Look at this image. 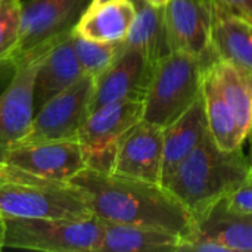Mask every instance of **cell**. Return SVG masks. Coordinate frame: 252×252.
Segmentation results:
<instances>
[{
	"label": "cell",
	"mask_w": 252,
	"mask_h": 252,
	"mask_svg": "<svg viewBox=\"0 0 252 252\" xmlns=\"http://www.w3.org/2000/svg\"><path fill=\"white\" fill-rule=\"evenodd\" d=\"M97 219L109 223L155 227L188 238L195 232L190 211L162 185L83 168L69 180Z\"/></svg>",
	"instance_id": "cell-1"
},
{
	"label": "cell",
	"mask_w": 252,
	"mask_h": 252,
	"mask_svg": "<svg viewBox=\"0 0 252 252\" xmlns=\"http://www.w3.org/2000/svg\"><path fill=\"white\" fill-rule=\"evenodd\" d=\"M250 179V161L242 148L220 149L208 131L162 186L190 211L196 221Z\"/></svg>",
	"instance_id": "cell-2"
},
{
	"label": "cell",
	"mask_w": 252,
	"mask_h": 252,
	"mask_svg": "<svg viewBox=\"0 0 252 252\" xmlns=\"http://www.w3.org/2000/svg\"><path fill=\"white\" fill-rule=\"evenodd\" d=\"M0 214L22 219L86 220L94 217L71 182L31 174L0 162Z\"/></svg>",
	"instance_id": "cell-3"
},
{
	"label": "cell",
	"mask_w": 252,
	"mask_h": 252,
	"mask_svg": "<svg viewBox=\"0 0 252 252\" xmlns=\"http://www.w3.org/2000/svg\"><path fill=\"white\" fill-rule=\"evenodd\" d=\"M205 63L185 52H171L155 63L143 97L145 121L165 128L202 94Z\"/></svg>",
	"instance_id": "cell-4"
},
{
	"label": "cell",
	"mask_w": 252,
	"mask_h": 252,
	"mask_svg": "<svg viewBox=\"0 0 252 252\" xmlns=\"http://www.w3.org/2000/svg\"><path fill=\"white\" fill-rule=\"evenodd\" d=\"M4 248L41 252H97L103 221L4 217Z\"/></svg>",
	"instance_id": "cell-5"
},
{
	"label": "cell",
	"mask_w": 252,
	"mask_h": 252,
	"mask_svg": "<svg viewBox=\"0 0 252 252\" xmlns=\"http://www.w3.org/2000/svg\"><path fill=\"white\" fill-rule=\"evenodd\" d=\"M143 118V100H118L89 114L78 143L87 168L112 173L123 136Z\"/></svg>",
	"instance_id": "cell-6"
},
{
	"label": "cell",
	"mask_w": 252,
	"mask_h": 252,
	"mask_svg": "<svg viewBox=\"0 0 252 252\" xmlns=\"http://www.w3.org/2000/svg\"><path fill=\"white\" fill-rule=\"evenodd\" d=\"M90 0H24L18 44L10 66L30 55L44 50L71 32Z\"/></svg>",
	"instance_id": "cell-7"
},
{
	"label": "cell",
	"mask_w": 252,
	"mask_h": 252,
	"mask_svg": "<svg viewBox=\"0 0 252 252\" xmlns=\"http://www.w3.org/2000/svg\"><path fill=\"white\" fill-rule=\"evenodd\" d=\"M93 90L94 78L84 74L35 112L31 130L21 142L78 140L80 130L90 114Z\"/></svg>",
	"instance_id": "cell-8"
},
{
	"label": "cell",
	"mask_w": 252,
	"mask_h": 252,
	"mask_svg": "<svg viewBox=\"0 0 252 252\" xmlns=\"http://www.w3.org/2000/svg\"><path fill=\"white\" fill-rule=\"evenodd\" d=\"M0 162L63 182H69L86 168L78 140L13 143L0 149Z\"/></svg>",
	"instance_id": "cell-9"
},
{
	"label": "cell",
	"mask_w": 252,
	"mask_h": 252,
	"mask_svg": "<svg viewBox=\"0 0 252 252\" xmlns=\"http://www.w3.org/2000/svg\"><path fill=\"white\" fill-rule=\"evenodd\" d=\"M44 50L25 56L12 65L13 75L0 93V149L21 142L31 130L35 115L34 81Z\"/></svg>",
	"instance_id": "cell-10"
},
{
	"label": "cell",
	"mask_w": 252,
	"mask_h": 252,
	"mask_svg": "<svg viewBox=\"0 0 252 252\" xmlns=\"http://www.w3.org/2000/svg\"><path fill=\"white\" fill-rule=\"evenodd\" d=\"M171 52H185L210 68L217 56L213 49V9L202 0H170L164 7Z\"/></svg>",
	"instance_id": "cell-11"
},
{
	"label": "cell",
	"mask_w": 252,
	"mask_h": 252,
	"mask_svg": "<svg viewBox=\"0 0 252 252\" xmlns=\"http://www.w3.org/2000/svg\"><path fill=\"white\" fill-rule=\"evenodd\" d=\"M154 68L140 50L124 43L117 59L94 78L90 112L118 100H143Z\"/></svg>",
	"instance_id": "cell-12"
},
{
	"label": "cell",
	"mask_w": 252,
	"mask_h": 252,
	"mask_svg": "<svg viewBox=\"0 0 252 252\" xmlns=\"http://www.w3.org/2000/svg\"><path fill=\"white\" fill-rule=\"evenodd\" d=\"M164 164V128L145 120L121 139L112 173L161 185Z\"/></svg>",
	"instance_id": "cell-13"
},
{
	"label": "cell",
	"mask_w": 252,
	"mask_h": 252,
	"mask_svg": "<svg viewBox=\"0 0 252 252\" xmlns=\"http://www.w3.org/2000/svg\"><path fill=\"white\" fill-rule=\"evenodd\" d=\"M84 75L75 55L72 31L53 41L41 55L34 81V111Z\"/></svg>",
	"instance_id": "cell-14"
},
{
	"label": "cell",
	"mask_w": 252,
	"mask_h": 252,
	"mask_svg": "<svg viewBox=\"0 0 252 252\" xmlns=\"http://www.w3.org/2000/svg\"><path fill=\"white\" fill-rule=\"evenodd\" d=\"M134 16L133 0H90L74 32L93 41L124 43Z\"/></svg>",
	"instance_id": "cell-15"
},
{
	"label": "cell",
	"mask_w": 252,
	"mask_h": 252,
	"mask_svg": "<svg viewBox=\"0 0 252 252\" xmlns=\"http://www.w3.org/2000/svg\"><path fill=\"white\" fill-rule=\"evenodd\" d=\"M207 133L208 121L205 100L204 94H201L182 117L164 128V164L161 185L168 180L174 168L199 145Z\"/></svg>",
	"instance_id": "cell-16"
},
{
	"label": "cell",
	"mask_w": 252,
	"mask_h": 252,
	"mask_svg": "<svg viewBox=\"0 0 252 252\" xmlns=\"http://www.w3.org/2000/svg\"><path fill=\"white\" fill-rule=\"evenodd\" d=\"M193 235L221 244L229 252H252V213L233 211L223 199L195 221Z\"/></svg>",
	"instance_id": "cell-17"
},
{
	"label": "cell",
	"mask_w": 252,
	"mask_h": 252,
	"mask_svg": "<svg viewBox=\"0 0 252 252\" xmlns=\"http://www.w3.org/2000/svg\"><path fill=\"white\" fill-rule=\"evenodd\" d=\"M182 239L177 233L155 227L103 221V233L97 252L179 251Z\"/></svg>",
	"instance_id": "cell-18"
},
{
	"label": "cell",
	"mask_w": 252,
	"mask_h": 252,
	"mask_svg": "<svg viewBox=\"0 0 252 252\" xmlns=\"http://www.w3.org/2000/svg\"><path fill=\"white\" fill-rule=\"evenodd\" d=\"M213 49L224 59L252 69V24L216 3L213 9Z\"/></svg>",
	"instance_id": "cell-19"
},
{
	"label": "cell",
	"mask_w": 252,
	"mask_h": 252,
	"mask_svg": "<svg viewBox=\"0 0 252 252\" xmlns=\"http://www.w3.org/2000/svg\"><path fill=\"white\" fill-rule=\"evenodd\" d=\"M133 1L136 16L124 43L140 50L155 65L159 59L171 53L164 7H155L145 0Z\"/></svg>",
	"instance_id": "cell-20"
},
{
	"label": "cell",
	"mask_w": 252,
	"mask_h": 252,
	"mask_svg": "<svg viewBox=\"0 0 252 252\" xmlns=\"http://www.w3.org/2000/svg\"><path fill=\"white\" fill-rule=\"evenodd\" d=\"M210 68L244 136L248 139L252 131V69L224 59H216Z\"/></svg>",
	"instance_id": "cell-21"
},
{
	"label": "cell",
	"mask_w": 252,
	"mask_h": 252,
	"mask_svg": "<svg viewBox=\"0 0 252 252\" xmlns=\"http://www.w3.org/2000/svg\"><path fill=\"white\" fill-rule=\"evenodd\" d=\"M202 94L205 100L208 131L217 146L224 151L242 148L247 137L244 136L232 108L223 97L221 90L211 72V68L205 69Z\"/></svg>",
	"instance_id": "cell-22"
},
{
	"label": "cell",
	"mask_w": 252,
	"mask_h": 252,
	"mask_svg": "<svg viewBox=\"0 0 252 252\" xmlns=\"http://www.w3.org/2000/svg\"><path fill=\"white\" fill-rule=\"evenodd\" d=\"M72 41L83 72L93 78L99 77L117 59L124 47V43H100L84 38L75 34L74 30Z\"/></svg>",
	"instance_id": "cell-23"
},
{
	"label": "cell",
	"mask_w": 252,
	"mask_h": 252,
	"mask_svg": "<svg viewBox=\"0 0 252 252\" xmlns=\"http://www.w3.org/2000/svg\"><path fill=\"white\" fill-rule=\"evenodd\" d=\"M24 0H0V66H10V56L18 44Z\"/></svg>",
	"instance_id": "cell-24"
},
{
	"label": "cell",
	"mask_w": 252,
	"mask_h": 252,
	"mask_svg": "<svg viewBox=\"0 0 252 252\" xmlns=\"http://www.w3.org/2000/svg\"><path fill=\"white\" fill-rule=\"evenodd\" d=\"M226 205L239 213H252V180L250 179L227 198H224Z\"/></svg>",
	"instance_id": "cell-25"
},
{
	"label": "cell",
	"mask_w": 252,
	"mask_h": 252,
	"mask_svg": "<svg viewBox=\"0 0 252 252\" xmlns=\"http://www.w3.org/2000/svg\"><path fill=\"white\" fill-rule=\"evenodd\" d=\"M232 13H236L252 24V0H216Z\"/></svg>",
	"instance_id": "cell-26"
},
{
	"label": "cell",
	"mask_w": 252,
	"mask_h": 252,
	"mask_svg": "<svg viewBox=\"0 0 252 252\" xmlns=\"http://www.w3.org/2000/svg\"><path fill=\"white\" fill-rule=\"evenodd\" d=\"M4 236H6V226H4V217L0 214V251L4 248Z\"/></svg>",
	"instance_id": "cell-27"
},
{
	"label": "cell",
	"mask_w": 252,
	"mask_h": 252,
	"mask_svg": "<svg viewBox=\"0 0 252 252\" xmlns=\"http://www.w3.org/2000/svg\"><path fill=\"white\" fill-rule=\"evenodd\" d=\"M145 1H148L149 4H152L155 7H165L170 0H145Z\"/></svg>",
	"instance_id": "cell-28"
},
{
	"label": "cell",
	"mask_w": 252,
	"mask_h": 252,
	"mask_svg": "<svg viewBox=\"0 0 252 252\" xmlns=\"http://www.w3.org/2000/svg\"><path fill=\"white\" fill-rule=\"evenodd\" d=\"M250 140V155H248V161H250V168H251V180H252V131L248 136Z\"/></svg>",
	"instance_id": "cell-29"
},
{
	"label": "cell",
	"mask_w": 252,
	"mask_h": 252,
	"mask_svg": "<svg viewBox=\"0 0 252 252\" xmlns=\"http://www.w3.org/2000/svg\"><path fill=\"white\" fill-rule=\"evenodd\" d=\"M207 6H210L211 9H214V6H216V0H202Z\"/></svg>",
	"instance_id": "cell-30"
}]
</instances>
